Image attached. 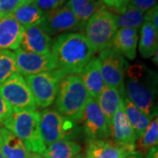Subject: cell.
I'll list each match as a JSON object with an SVG mask.
<instances>
[{
  "label": "cell",
  "instance_id": "cell-30",
  "mask_svg": "<svg viewBox=\"0 0 158 158\" xmlns=\"http://www.w3.org/2000/svg\"><path fill=\"white\" fill-rule=\"evenodd\" d=\"M22 4L21 0H0V17L11 15Z\"/></svg>",
  "mask_w": 158,
  "mask_h": 158
},
{
  "label": "cell",
  "instance_id": "cell-7",
  "mask_svg": "<svg viewBox=\"0 0 158 158\" xmlns=\"http://www.w3.org/2000/svg\"><path fill=\"white\" fill-rule=\"evenodd\" d=\"M0 92L12 112L36 110L33 93L20 73L14 74L0 85Z\"/></svg>",
  "mask_w": 158,
  "mask_h": 158
},
{
  "label": "cell",
  "instance_id": "cell-22",
  "mask_svg": "<svg viewBox=\"0 0 158 158\" xmlns=\"http://www.w3.org/2000/svg\"><path fill=\"white\" fill-rule=\"evenodd\" d=\"M11 15L24 28H26L40 26L44 21L46 13L41 11L35 3H28L20 5Z\"/></svg>",
  "mask_w": 158,
  "mask_h": 158
},
{
  "label": "cell",
  "instance_id": "cell-12",
  "mask_svg": "<svg viewBox=\"0 0 158 158\" xmlns=\"http://www.w3.org/2000/svg\"><path fill=\"white\" fill-rule=\"evenodd\" d=\"M40 27L49 36L71 33L78 30V23L71 10L63 6L54 11L47 12L44 21Z\"/></svg>",
  "mask_w": 158,
  "mask_h": 158
},
{
  "label": "cell",
  "instance_id": "cell-32",
  "mask_svg": "<svg viewBox=\"0 0 158 158\" xmlns=\"http://www.w3.org/2000/svg\"><path fill=\"white\" fill-rule=\"evenodd\" d=\"M105 6L113 9L116 13H121L127 9L130 0H101Z\"/></svg>",
  "mask_w": 158,
  "mask_h": 158
},
{
  "label": "cell",
  "instance_id": "cell-16",
  "mask_svg": "<svg viewBox=\"0 0 158 158\" xmlns=\"http://www.w3.org/2000/svg\"><path fill=\"white\" fill-rule=\"evenodd\" d=\"M53 40L51 37L42 30L40 26L26 27L21 40V48L25 50L40 54H50Z\"/></svg>",
  "mask_w": 158,
  "mask_h": 158
},
{
  "label": "cell",
  "instance_id": "cell-2",
  "mask_svg": "<svg viewBox=\"0 0 158 158\" xmlns=\"http://www.w3.org/2000/svg\"><path fill=\"white\" fill-rule=\"evenodd\" d=\"M124 80V96L142 113L154 118L157 116V76L142 64L128 66Z\"/></svg>",
  "mask_w": 158,
  "mask_h": 158
},
{
  "label": "cell",
  "instance_id": "cell-37",
  "mask_svg": "<svg viewBox=\"0 0 158 158\" xmlns=\"http://www.w3.org/2000/svg\"><path fill=\"white\" fill-rule=\"evenodd\" d=\"M28 158H45L42 154H37V153H30Z\"/></svg>",
  "mask_w": 158,
  "mask_h": 158
},
{
  "label": "cell",
  "instance_id": "cell-35",
  "mask_svg": "<svg viewBox=\"0 0 158 158\" xmlns=\"http://www.w3.org/2000/svg\"><path fill=\"white\" fill-rule=\"evenodd\" d=\"M146 158H158V148L157 146L151 148L147 153Z\"/></svg>",
  "mask_w": 158,
  "mask_h": 158
},
{
  "label": "cell",
  "instance_id": "cell-39",
  "mask_svg": "<svg viewBox=\"0 0 158 158\" xmlns=\"http://www.w3.org/2000/svg\"><path fill=\"white\" fill-rule=\"evenodd\" d=\"M36 0H21L23 4H28V3H34Z\"/></svg>",
  "mask_w": 158,
  "mask_h": 158
},
{
  "label": "cell",
  "instance_id": "cell-20",
  "mask_svg": "<svg viewBox=\"0 0 158 158\" xmlns=\"http://www.w3.org/2000/svg\"><path fill=\"white\" fill-rule=\"evenodd\" d=\"M1 148L5 158H28L30 152L23 141L6 127H0Z\"/></svg>",
  "mask_w": 158,
  "mask_h": 158
},
{
  "label": "cell",
  "instance_id": "cell-27",
  "mask_svg": "<svg viewBox=\"0 0 158 158\" xmlns=\"http://www.w3.org/2000/svg\"><path fill=\"white\" fill-rule=\"evenodd\" d=\"M138 141V152L143 155L147 153L151 148L157 146L158 143V118L157 116L155 117L150 121L149 125L142 133Z\"/></svg>",
  "mask_w": 158,
  "mask_h": 158
},
{
  "label": "cell",
  "instance_id": "cell-1",
  "mask_svg": "<svg viewBox=\"0 0 158 158\" xmlns=\"http://www.w3.org/2000/svg\"><path fill=\"white\" fill-rule=\"evenodd\" d=\"M95 53L83 33L59 34L50 50L56 68L65 76L78 75Z\"/></svg>",
  "mask_w": 158,
  "mask_h": 158
},
{
  "label": "cell",
  "instance_id": "cell-31",
  "mask_svg": "<svg viewBox=\"0 0 158 158\" xmlns=\"http://www.w3.org/2000/svg\"><path fill=\"white\" fill-rule=\"evenodd\" d=\"M157 5V0H130L129 6L145 13L155 6Z\"/></svg>",
  "mask_w": 158,
  "mask_h": 158
},
{
  "label": "cell",
  "instance_id": "cell-34",
  "mask_svg": "<svg viewBox=\"0 0 158 158\" xmlns=\"http://www.w3.org/2000/svg\"><path fill=\"white\" fill-rule=\"evenodd\" d=\"M11 113H12V111H11V107L4 99V98L1 95V92H0V124H4V122L11 115Z\"/></svg>",
  "mask_w": 158,
  "mask_h": 158
},
{
  "label": "cell",
  "instance_id": "cell-33",
  "mask_svg": "<svg viewBox=\"0 0 158 158\" xmlns=\"http://www.w3.org/2000/svg\"><path fill=\"white\" fill-rule=\"evenodd\" d=\"M144 21L149 22L155 28L158 30V7L157 5L155 6L150 10L144 13L143 17Z\"/></svg>",
  "mask_w": 158,
  "mask_h": 158
},
{
  "label": "cell",
  "instance_id": "cell-29",
  "mask_svg": "<svg viewBox=\"0 0 158 158\" xmlns=\"http://www.w3.org/2000/svg\"><path fill=\"white\" fill-rule=\"evenodd\" d=\"M68 0H36L34 3L45 13L63 6Z\"/></svg>",
  "mask_w": 158,
  "mask_h": 158
},
{
  "label": "cell",
  "instance_id": "cell-19",
  "mask_svg": "<svg viewBox=\"0 0 158 158\" xmlns=\"http://www.w3.org/2000/svg\"><path fill=\"white\" fill-rule=\"evenodd\" d=\"M66 6L71 10L77 19L79 31L85 30L88 20L97 11L105 7L101 0H68Z\"/></svg>",
  "mask_w": 158,
  "mask_h": 158
},
{
  "label": "cell",
  "instance_id": "cell-36",
  "mask_svg": "<svg viewBox=\"0 0 158 158\" xmlns=\"http://www.w3.org/2000/svg\"><path fill=\"white\" fill-rule=\"evenodd\" d=\"M126 158H145L144 157V156L141 154L140 152H138L137 150H134V151H131L129 152L127 155V156Z\"/></svg>",
  "mask_w": 158,
  "mask_h": 158
},
{
  "label": "cell",
  "instance_id": "cell-40",
  "mask_svg": "<svg viewBox=\"0 0 158 158\" xmlns=\"http://www.w3.org/2000/svg\"><path fill=\"white\" fill-rule=\"evenodd\" d=\"M0 158H5L2 153V148H1V137H0Z\"/></svg>",
  "mask_w": 158,
  "mask_h": 158
},
{
  "label": "cell",
  "instance_id": "cell-17",
  "mask_svg": "<svg viewBox=\"0 0 158 158\" xmlns=\"http://www.w3.org/2000/svg\"><path fill=\"white\" fill-rule=\"evenodd\" d=\"M90 98L97 99L104 87L98 58L92 57L78 74Z\"/></svg>",
  "mask_w": 158,
  "mask_h": 158
},
{
  "label": "cell",
  "instance_id": "cell-23",
  "mask_svg": "<svg viewBox=\"0 0 158 158\" xmlns=\"http://www.w3.org/2000/svg\"><path fill=\"white\" fill-rule=\"evenodd\" d=\"M139 52L145 59L154 56L158 52V30L148 21H143L141 27Z\"/></svg>",
  "mask_w": 158,
  "mask_h": 158
},
{
  "label": "cell",
  "instance_id": "cell-38",
  "mask_svg": "<svg viewBox=\"0 0 158 158\" xmlns=\"http://www.w3.org/2000/svg\"><path fill=\"white\" fill-rule=\"evenodd\" d=\"M157 53L158 52H156V54H155V56H154V58H153V62H155V63H156V65H157V63H158V61H157Z\"/></svg>",
  "mask_w": 158,
  "mask_h": 158
},
{
  "label": "cell",
  "instance_id": "cell-24",
  "mask_svg": "<svg viewBox=\"0 0 158 158\" xmlns=\"http://www.w3.org/2000/svg\"><path fill=\"white\" fill-rule=\"evenodd\" d=\"M123 105L126 115L129 120L132 128L134 129L137 139L142 135V133L149 125L153 118L142 113L139 108H137L126 98L123 97Z\"/></svg>",
  "mask_w": 158,
  "mask_h": 158
},
{
  "label": "cell",
  "instance_id": "cell-26",
  "mask_svg": "<svg viewBox=\"0 0 158 158\" xmlns=\"http://www.w3.org/2000/svg\"><path fill=\"white\" fill-rule=\"evenodd\" d=\"M114 17L118 29L134 28L138 30L144 21V13L129 5L123 12L114 14Z\"/></svg>",
  "mask_w": 158,
  "mask_h": 158
},
{
  "label": "cell",
  "instance_id": "cell-42",
  "mask_svg": "<svg viewBox=\"0 0 158 158\" xmlns=\"http://www.w3.org/2000/svg\"><path fill=\"white\" fill-rule=\"evenodd\" d=\"M126 156H123V157H121V158H126Z\"/></svg>",
  "mask_w": 158,
  "mask_h": 158
},
{
  "label": "cell",
  "instance_id": "cell-21",
  "mask_svg": "<svg viewBox=\"0 0 158 158\" xmlns=\"http://www.w3.org/2000/svg\"><path fill=\"white\" fill-rule=\"evenodd\" d=\"M97 99L98 106L107 121L108 126H110L114 113L123 100V97L117 89L105 85Z\"/></svg>",
  "mask_w": 158,
  "mask_h": 158
},
{
  "label": "cell",
  "instance_id": "cell-15",
  "mask_svg": "<svg viewBox=\"0 0 158 158\" xmlns=\"http://www.w3.org/2000/svg\"><path fill=\"white\" fill-rule=\"evenodd\" d=\"M135 148L127 147L108 140H91L85 152V158H121Z\"/></svg>",
  "mask_w": 158,
  "mask_h": 158
},
{
  "label": "cell",
  "instance_id": "cell-28",
  "mask_svg": "<svg viewBox=\"0 0 158 158\" xmlns=\"http://www.w3.org/2000/svg\"><path fill=\"white\" fill-rule=\"evenodd\" d=\"M19 73L14 53L10 50H0V85Z\"/></svg>",
  "mask_w": 158,
  "mask_h": 158
},
{
  "label": "cell",
  "instance_id": "cell-13",
  "mask_svg": "<svg viewBox=\"0 0 158 158\" xmlns=\"http://www.w3.org/2000/svg\"><path fill=\"white\" fill-rule=\"evenodd\" d=\"M109 134L114 142L127 147L136 148L137 137L126 115L123 100L113 115L109 126Z\"/></svg>",
  "mask_w": 158,
  "mask_h": 158
},
{
  "label": "cell",
  "instance_id": "cell-5",
  "mask_svg": "<svg viewBox=\"0 0 158 158\" xmlns=\"http://www.w3.org/2000/svg\"><path fill=\"white\" fill-rule=\"evenodd\" d=\"M117 30L114 14L104 7L86 23L85 36L97 53L111 46Z\"/></svg>",
  "mask_w": 158,
  "mask_h": 158
},
{
  "label": "cell",
  "instance_id": "cell-3",
  "mask_svg": "<svg viewBox=\"0 0 158 158\" xmlns=\"http://www.w3.org/2000/svg\"><path fill=\"white\" fill-rule=\"evenodd\" d=\"M89 98L78 75H67L62 79L56 98L57 112L71 120L79 121Z\"/></svg>",
  "mask_w": 158,
  "mask_h": 158
},
{
  "label": "cell",
  "instance_id": "cell-41",
  "mask_svg": "<svg viewBox=\"0 0 158 158\" xmlns=\"http://www.w3.org/2000/svg\"><path fill=\"white\" fill-rule=\"evenodd\" d=\"M72 158H85V157H84V156H83V155H80V154H78V155H77L76 156H74V157Z\"/></svg>",
  "mask_w": 158,
  "mask_h": 158
},
{
  "label": "cell",
  "instance_id": "cell-18",
  "mask_svg": "<svg viewBox=\"0 0 158 158\" xmlns=\"http://www.w3.org/2000/svg\"><path fill=\"white\" fill-rule=\"evenodd\" d=\"M138 39V30L136 29H118L113 36L111 47L124 57L134 60L136 56Z\"/></svg>",
  "mask_w": 158,
  "mask_h": 158
},
{
  "label": "cell",
  "instance_id": "cell-8",
  "mask_svg": "<svg viewBox=\"0 0 158 158\" xmlns=\"http://www.w3.org/2000/svg\"><path fill=\"white\" fill-rule=\"evenodd\" d=\"M74 120L54 109H46L40 113V129L46 146L61 140H69L74 134Z\"/></svg>",
  "mask_w": 158,
  "mask_h": 158
},
{
  "label": "cell",
  "instance_id": "cell-10",
  "mask_svg": "<svg viewBox=\"0 0 158 158\" xmlns=\"http://www.w3.org/2000/svg\"><path fill=\"white\" fill-rule=\"evenodd\" d=\"M84 131L91 140H107L110 136L109 126L101 112L97 99L89 98L82 114Z\"/></svg>",
  "mask_w": 158,
  "mask_h": 158
},
{
  "label": "cell",
  "instance_id": "cell-25",
  "mask_svg": "<svg viewBox=\"0 0 158 158\" xmlns=\"http://www.w3.org/2000/svg\"><path fill=\"white\" fill-rule=\"evenodd\" d=\"M81 152V146L70 140H61L46 147L45 158H72Z\"/></svg>",
  "mask_w": 158,
  "mask_h": 158
},
{
  "label": "cell",
  "instance_id": "cell-4",
  "mask_svg": "<svg viewBox=\"0 0 158 158\" xmlns=\"http://www.w3.org/2000/svg\"><path fill=\"white\" fill-rule=\"evenodd\" d=\"M40 113L36 110L12 112L4 126L23 141L29 152L43 154L46 145L40 134Z\"/></svg>",
  "mask_w": 158,
  "mask_h": 158
},
{
  "label": "cell",
  "instance_id": "cell-9",
  "mask_svg": "<svg viewBox=\"0 0 158 158\" xmlns=\"http://www.w3.org/2000/svg\"><path fill=\"white\" fill-rule=\"evenodd\" d=\"M98 60L104 84L117 89L124 97L125 74L128 67L126 58L110 46L100 51Z\"/></svg>",
  "mask_w": 158,
  "mask_h": 158
},
{
  "label": "cell",
  "instance_id": "cell-14",
  "mask_svg": "<svg viewBox=\"0 0 158 158\" xmlns=\"http://www.w3.org/2000/svg\"><path fill=\"white\" fill-rule=\"evenodd\" d=\"M25 28L12 17H0V50H16L20 48Z\"/></svg>",
  "mask_w": 158,
  "mask_h": 158
},
{
  "label": "cell",
  "instance_id": "cell-11",
  "mask_svg": "<svg viewBox=\"0 0 158 158\" xmlns=\"http://www.w3.org/2000/svg\"><path fill=\"white\" fill-rule=\"evenodd\" d=\"M13 53L19 73L25 77L48 72L56 69L51 54L40 55L28 52L21 48L16 49Z\"/></svg>",
  "mask_w": 158,
  "mask_h": 158
},
{
  "label": "cell",
  "instance_id": "cell-6",
  "mask_svg": "<svg viewBox=\"0 0 158 158\" xmlns=\"http://www.w3.org/2000/svg\"><path fill=\"white\" fill-rule=\"evenodd\" d=\"M65 75L58 69L27 76L26 81L33 93L36 106L47 108L56 100L59 85Z\"/></svg>",
  "mask_w": 158,
  "mask_h": 158
}]
</instances>
